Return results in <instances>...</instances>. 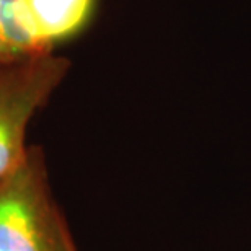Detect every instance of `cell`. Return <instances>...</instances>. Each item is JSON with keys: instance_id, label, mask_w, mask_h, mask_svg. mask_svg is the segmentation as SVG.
<instances>
[{"instance_id": "1", "label": "cell", "mask_w": 251, "mask_h": 251, "mask_svg": "<svg viewBox=\"0 0 251 251\" xmlns=\"http://www.w3.org/2000/svg\"><path fill=\"white\" fill-rule=\"evenodd\" d=\"M0 251H78L39 147H29L22 163L0 179Z\"/></svg>"}, {"instance_id": "2", "label": "cell", "mask_w": 251, "mask_h": 251, "mask_svg": "<svg viewBox=\"0 0 251 251\" xmlns=\"http://www.w3.org/2000/svg\"><path fill=\"white\" fill-rule=\"evenodd\" d=\"M70 62L51 51L0 62V179L26 155L29 121L69 72Z\"/></svg>"}, {"instance_id": "3", "label": "cell", "mask_w": 251, "mask_h": 251, "mask_svg": "<svg viewBox=\"0 0 251 251\" xmlns=\"http://www.w3.org/2000/svg\"><path fill=\"white\" fill-rule=\"evenodd\" d=\"M23 28L43 51L78 33L92 17L95 0H17Z\"/></svg>"}, {"instance_id": "4", "label": "cell", "mask_w": 251, "mask_h": 251, "mask_svg": "<svg viewBox=\"0 0 251 251\" xmlns=\"http://www.w3.org/2000/svg\"><path fill=\"white\" fill-rule=\"evenodd\" d=\"M44 52L23 28L17 0H0V62Z\"/></svg>"}]
</instances>
